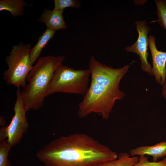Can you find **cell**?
<instances>
[{
	"label": "cell",
	"mask_w": 166,
	"mask_h": 166,
	"mask_svg": "<svg viewBox=\"0 0 166 166\" xmlns=\"http://www.w3.org/2000/svg\"><path fill=\"white\" fill-rule=\"evenodd\" d=\"M64 10H53L45 9L39 18V21L45 24L46 29L55 31L67 29V27L63 17Z\"/></svg>",
	"instance_id": "9c48e42d"
},
{
	"label": "cell",
	"mask_w": 166,
	"mask_h": 166,
	"mask_svg": "<svg viewBox=\"0 0 166 166\" xmlns=\"http://www.w3.org/2000/svg\"><path fill=\"white\" fill-rule=\"evenodd\" d=\"M133 166H166V156L159 161L151 162L145 156H140L138 161Z\"/></svg>",
	"instance_id": "e0dca14e"
},
{
	"label": "cell",
	"mask_w": 166,
	"mask_h": 166,
	"mask_svg": "<svg viewBox=\"0 0 166 166\" xmlns=\"http://www.w3.org/2000/svg\"><path fill=\"white\" fill-rule=\"evenodd\" d=\"M65 59L62 55H48L39 58L26 77L28 84L21 90L26 112L37 110L43 106L54 73Z\"/></svg>",
	"instance_id": "3957f363"
},
{
	"label": "cell",
	"mask_w": 166,
	"mask_h": 166,
	"mask_svg": "<svg viewBox=\"0 0 166 166\" xmlns=\"http://www.w3.org/2000/svg\"><path fill=\"white\" fill-rule=\"evenodd\" d=\"M56 31L46 29L45 32L39 38L34 46L32 48L30 53V60L33 64L38 61L41 52L48 42L54 35Z\"/></svg>",
	"instance_id": "8fae6325"
},
{
	"label": "cell",
	"mask_w": 166,
	"mask_h": 166,
	"mask_svg": "<svg viewBox=\"0 0 166 166\" xmlns=\"http://www.w3.org/2000/svg\"><path fill=\"white\" fill-rule=\"evenodd\" d=\"M131 156L149 155L152 157L153 161L166 155V141H162L152 146H142L129 151Z\"/></svg>",
	"instance_id": "30bf717a"
},
{
	"label": "cell",
	"mask_w": 166,
	"mask_h": 166,
	"mask_svg": "<svg viewBox=\"0 0 166 166\" xmlns=\"http://www.w3.org/2000/svg\"><path fill=\"white\" fill-rule=\"evenodd\" d=\"M154 1L157 7L156 13L158 19L151 22H157L166 30V0H156Z\"/></svg>",
	"instance_id": "5bb4252c"
},
{
	"label": "cell",
	"mask_w": 166,
	"mask_h": 166,
	"mask_svg": "<svg viewBox=\"0 0 166 166\" xmlns=\"http://www.w3.org/2000/svg\"><path fill=\"white\" fill-rule=\"evenodd\" d=\"M162 93L164 98L166 99V78L165 83L163 85Z\"/></svg>",
	"instance_id": "ac0fdd59"
},
{
	"label": "cell",
	"mask_w": 166,
	"mask_h": 166,
	"mask_svg": "<svg viewBox=\"0 0 166 166\" xmlns=\"http://www.w3.org/2000/svg\"><path fill=\"white\" fill-rule=\"evenodd\" d=\"M118 155L85 133L62 136L44 145L36 154L43 166H94Z\"/></svg>",
	"instance_id": "6da1fadb"
},
{
	"label": "cell",
	"mask_w": 166,
	"mask_h": 166,
	"mask_svg": "<svg viewBox=\"0 0 166 166\" xmlns=\"http://www.w3.org/2000/svg\"><path fill=\"white\" fill-rule=\"evenodd\" d=\"M31 48L30 43L13 45L5 58L8 69L3 72V78L6 83L18 89L26 86V77L33 66L30 60Z\"/></svg>",
	"instance_id": "5b68a950"
},
{
	"label": "cell",
	"mask_w": 166,
	"mask_h": 166,
	"mask_svg": "<svg viewBox=\"0 0 166 166\" xmlns=\"http://www.w3.org/2000/svg\"><path fill=\"white\" fill-rule=\"evenodd\" d=\"M90 77L89 69L75 70L62 64L54 73L47 88L46 97L56 93L84 96L88 89Z\"/></svg>",
	"instance_id": "277c9868"
},
{
	"label": "cell",
	"mask_w": 166,
	"mask_h": 166,
	"mask_svg": "<svg viewBox=\"0 0 166 166\" xmlns=\"http://www.w3.org/2000/svg\"><path fill=\"white\" fill-rule=\"evenodd\" d=\"M26 3L23 0H1L0 11L9 12L14 17L22 15Z\"/></svg>",
	"instance_id": "7c38bea8"
},
{
	"label": "cell",
	"mask_w": 166,
	"mask_h": 166,
	"mask_svg": "<svg viewBox=\"0 0 166 166\" xmlns=\"http://www.w3.org/2000/svg\"><path fill=\"white\" fill-rule=\"evenodd\" d=\"M53 10H64L65 8L72 7L78 9L80 3L77 0H54Z\"/></svg>",
	"instance_id": "2e32d148"
},
{
	"label": "cell",
	"mask_w": 166,
	"mask_h": 166,
	"mask_svg": "<svg viewBox=\"0 0 166 166\" xmlns=\"http://www.w3.org/2000/svg\"><path fill=\"white\" fill-rule=\"evenodd\" d=\"M139 157L136 156L130 157L127 152L119 153L115 160L103 162L94 166H133L138 161Z\"/></svg>",
	"instance_id": "4fadbf2b"
},
{
	"label": "cell",
	"mask_w": 166,
	"mask_h": 166,
	"mask_svg": "<svg viewBox=\"0 0 166 166\" xmlns=\"http://www.w3.org/2000/svg\"><path fill=\"white\" fill-rule=\"evenodd\" d=\"M21 90L16 91L17 98L14 107V114L10 124L5 127L7 141L12 147L18 144L26 133L29 124L26 116V111L21 95Z\"/></svg>",
	"instance_id": "8992f818"
},
{
	"label": "cell",
	"mask_w": 166,
	"mask_h": 166,
	"mask_svg": "<svg viewBox=\"0 0 166 166\" xmlns=\"http://www.w3.org/2000/svg\"><path fill=\"white\" fill-rule=\"evenodd\" d=\"M138 38L136 42L131 46L125 48L126 51L136 53L139 57L141 61V68L142 70L150 75L153 76L152 67L148 60V34L150 28L146 26L145 20L137 21L135 22Z\"/></svg>",
	"instance_id": "52a82bcc"
},
{
	"label": "cell",
	"mask_w": 166,
	"mask_h": 166,
	"mask_svg": "<svg viewBox=\"0 0 166 166\" xmlns=\"http://www.w3.org/2000/svg\"><path fill=\"white\" fill-rule=\"evenodd\" d=\"M129 66L127 65L114 68L91 56L89 69L90 83L83 100L78 104V117L83 118L95 113L104 120L109 119L115 102L124 97L125 93L120 89L119 86Z\"/></svg>",
	"instance_id": "7a4b0ae2"
},
{
	"label": "cell",
	"mask_w": 166,
	"mask_h": 166,
	"mask_svg": "<svg viewBox=\"0 0 166 166\" xmlns=\"http://www.w3.org/2000/svg\"><path fill=\"white\" fill-rule=\"evenodd\" d=\"M12 146L5 139H0V166H10L8 159L9 153Z\"/></svg>",
	"instance_id": "9a60e30c"
},
{
	"label": "cell",
	"mask_w": 166,
	"mask_h": 166,
	"mask_svg": "<svg viewBox=\"0 0 166 166\" xmlns=\"http://www.w3.org/2000/svg\"><path fill=\"white\" fill-rule=\"evenodd\" d=\"M148 42L152 59V74L156 82L163 86L166 78V52L157 49L153 36H148Z\"/></svg>",
	"instance_id": "ba28073f"
}]
</instances>
